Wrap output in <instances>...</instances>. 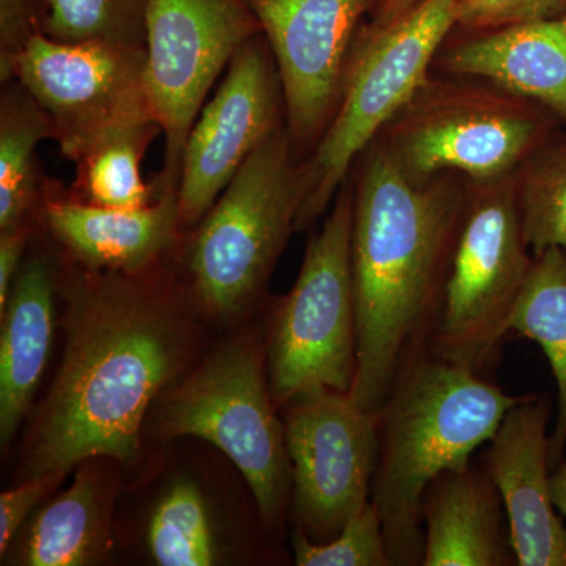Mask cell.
Returning a JSON list of instances; mask_svg holds the SVG:
<instances>
[{"instance_id":"obj_1","label":"cell","mask_w":566,"mask_h":566,"mask_svg":"<svg viewBox=\"0 0 566 566\" xmlns=\"http://www.w3.org/2000/svg\"><path fill=\"white\" fill-rule=\"evenodd\" d=\"M61 370L33 424L25 479L95 458L132 463L148 408L185 365L188 331L170 289L84 268L66 283Z\"/></svg>"},{"instance_id":"obj_2","label":"cell","mask_w":566,"mask_h":566,"mask_svg":"<svg viewBox=\"0 0 566 566\" xmlns=\"http://www.w3.org/2000/svg\"><path fill=\"white\" fill-rule=\"evenodd\" d=\"M353 188L357 374L349 395L378 415L406 354L433 338L468 178L442 174L417 185L374 140L363 153Z\"/></svg>"},{"instance_id":"obj_3","label":"cell","mask_w":566,"mask_h":566,"mask_svg":"<svg viewBox=\"0 0 566 566\" xmlns=\"http://www.w3.org/2000/svg\"><path fill=\"white\" fill-rule=\"evenodd\" d=\"M520 400L488 374L447 359L431 342L406 354L378 412L371 485L392 566L423 565L424 491L442 472L468 468Z\"/></svg>"},{"instance_id":"obj_4","label":"cell","mask_w":566,"mask_h":566,"mask_svg":"<svg viewBox=\"0 0 566 566\" xmlns=\"http://www.w3.org/2000/svg\"><path fill=\"white\" fill-rule=\"evenodd\" d=\"M560 125L546 107L491 82L431 73L375 140L417 185L442 174L490 181L515 174Z\"/></svg>"},{"instance_id":"obj_5","label":"cell","mask_w":566,"mask_h":566,"mask_svg":"<svg viewBox=\"0 0 566 566\" xmlns=\"http://www.w3.org/2000/svg\"><path fill=\"white\" fill-rule=\"evenodd\" d=\"M460 0H423L390 25H360L346 63L340 102L307 159V192L296 232L327 211L354 164L430 77L457 28Z\"/></svg>"},{"instance_id":"obj_6","label":"cell","mask_w":566,"mask_h":566,"mask_svg":"<svg viewBox=\"0 0 566 566\" xmlns=\"http://www.w3.org/2000/svg\"><path fill=\"white\" fill-rule=\"evenodd\" d=\"M286 125L249 156L211 210L197 223L189 273L205 307L216 315L243 311L263 292L296 232L307 192Z\"/></svg>"},{"instance_id":"obj_7","label":"cell","mask_w":566,"mask_h":566,"mask_svg":"<svg viewBox=\"0 0 566 566\" xmlns=\"http://www.w3.org/2000/svg\"><path fill=\"white\" fill-rule=\"evenodd\" d=\"M534 264L524 234L515 174L468 180L444 304L431 346L480 374L499 360L510 315Z\"/></svg>"},{"instance_id":"obj_8","label":"cell","mask_w":566,"mask_h":566,"mask_svg":"<svg viewBox=\"0 0 566 566\" xmlns=\"http://www.w3.org/2000/svg\"><path fill=\"white\" fill-rule=\"evenodd\" d=\"M353 212V181H346L322 230L308 240L293 289L275 307L266 346L275 405L316 386L352 392L357 374Z\"/></svg>"},{"instance_id":"obj_9","label":"cell","mask_w":566,"mask_h":566,"mask_svg":"<svg viewBox=\"0 0 566 566\" xmlns=\"http://www.w3.org/2000/svg\"><path fill=\"white\" fill-rule=\"evenodd\" d=\"M161 433L218 447L251 486L260 515L277 523L293 490L285 428L275 415L259 348L230 345L212 354L163 408Z\"/></svg>"},{"instance_id":"obj_10","label":"cell","mask_w":566,"mask_h":566,"mask_svg":"<svg viewBox=\"0 0 566 566\" xmlns=\"http://www.w3.org/2000/svg\"><path fill=\"white\" fill-rule=\"evenodd\" d=\"M248 0H150L145 85L166 137L159 188L178 189L186 140L208 93L234 54L260 35Z\"/></svg>"},{"instance_id":"obj_11","label":"cell","mask_w":566,"mask_h":566,"mask_svg":"<svg viewBox=\"0 0 566 566\" xmlns=\"http://www.w3.org/2000/svg\"><path fill=\"white\" fill-rule=\"evenodd\" d=\"M283 408L296 528L326 543L371 501L378 415L323 386L301 390Z\"/></svg>"},{"instance_id":"obj_12","label":"cell","mask_w":566,"mask_h":566,"mask_svg":"<svg viewBox=\"0 0 566 566\" xmlns=\"http://www.w3.org/2000/svg\"><path fill=\"white\" fill-rule=\"evenodd\" d=\"M145 63V48L65 43L39 32L18 57L13 80L46 112L62 155L74 161L114 126L153 115Z\"/></svg>"},{"instance_id":"obj_13","label":"cell","mask_w":566,"mask_h":566,"mask_svg":"<svg viewBox=\"0 0 566 566\" xmlns=\"http://www.w3.org/2000/svg\"><path fill=\"white\" fill-rule=\"evenodd\" d=\"M285 125L281 76L260 33L234 54L186 140L178 181L181 227L202 221L249 156Z\"/></svg>"},{"instance_id":"obj_14","label":"cell","mask_w":566,"mask_h":566,"mask_svg":"<svg viewBox=\"0 0 566 566\" xmlns=\"http://www.w3.org/2000/svg\"><path fill=\"white\" fill-rule=\"evenodd\" d=\"M248 2L277 65L294 150H314L340 102L354 39L375 0Z\"/></svg>"},{"instance_id":"obj_15","label":"cell","mask_w":566,"mask_h":566,"mask_svg":"<svg viewBox=\"0 0 566 566\" xmlns=\"http://www.w3.org/2000/svg\"><path fill=\"white\" fill-rule=\"evenodd\" d=\"M551 401L521 397L502 420L485 469L504 502L517 566H566V526L551 493Z\"/></svg>"},{"instance_id":"obj_16","label":"cell","mask_w":566,"mask_h":566,"mask_svg":"<svg viewBox=\"0 0 566 566\" xmlns=\"http://www.w3.org/2000/svg\"><path fill=\"white\" fill-rule=\"evenodd\" d=\"M54 189L46 188L41 218L55 240L87 270L148 273L177 243L181 229L178 189H161L155 202L137 210L85 203Z\"/></svg>"},{"instance_id":"obj_17","label":"cell","mask_w":566,"mask_h":566,"mask_svg":"<svg viewBox=\"0 0 566 566\" xmlns=\"http://www.w3.org/2000/svg\"><path fill=\"white\" fill-rule=\"evenodd\" d=\"M433 66L538 103L566 126V14L465 33L441 48Z\"/></svg>"},{"instance_id":"obj_18","label":"cell","mask_w":566,"mask_h":566,"mask_svg":"<svg viewBox=\"0 0 566 566\" xmlns=\"http://www.w3.org/2000/svg\"><path fill=\"white\" fill-rule=\"evenodd\" d=\"M423 566H515L504 502L485 465L446 471L420 506Z\"/></svg>"},{"instance_id":"obj_19","label":"cell","mask_w":566,"mask_h":566,"mask_svg":"<svg viewBox=\"0 0 566 566\" xmlns=\"http://www.w3.org/2000/svg\"><path fill=\"white\" fill-rule=\"evenodd\" d=\"M54 318V277L43 256L22 264L2 314L0 438H13L28 415L48 363Z\"/></svg>"},{"instance_id":"obj_20","label":"cell","mask_w":566,"mask_h":566,"mask_svg":"<svg viewBox=\"0 0 566 566\" xmlns=\"http://www.w3.org/2000/svg\"><path fill=\"white\" fill-rule=\"evenodd\" d=\"M92 468L51 502L33 521L21 564L85 566L98 564L109 551V523L102 479Z\"/></svg>"},{"instance_id":"obj_21","label":"cell","mask_w":566,"mask_h":566,"mask_svg":"<svg viewBox=\"0 0 566 566\" xmlns=\"http://www.w3.org/2000/svg\"><path fill=\"white\" fill-rule=\"evenodd\" d=\"M44 139L54 140L50 117L17 81L0 104V232L32 226L41 212L48 186L35 153Z\"/></svg>"},{"instance_id":"obj_22","label":"cell","mask_w":566,"mask_h":566,"mask_svg":"<svg viewBox=\"0 0 566 566\" xmlns=\"http://www.w3.org/2000/svg\"><path fill=\"white\" fill-rule=\"evenodd\" d=\"M512 334L542 346L558 390L556 428L549 436L551 471L565 461L566 446V252L546 249L534 255L531 274L506 324Z\"/></svg>"},{"instance_id":"obj_23","label":"cell","mask_w":566,"mask_h":566,"mask_svg":"<svg viewBox=\"0 0 566 566\" xmlns=\"http://www.w3.org/2000/svg\"><path fill=\"white\" fill-rule=\"evenodd\" d=\"M161 132L153 115H140L114 126L74 159V192L85 203L117 210L148 207L159 193L158 185H147L140 163L148 145Z\"/></svg>"},{"instance_id":"obj_24","label":"cell","mask_w":566,"mask_h":566,"mask_svg":"<svg viewBox=\"0 0 566 566\" xmlns=\"http://www.w3.org/2000/svg\"><path fill=\"white\" fill-rule=\"evenodd\" d=\"M517 202L531 251L566 252V132L557 129L515 172Z\"/></svg>"},{"instance_id":"obj_25","label":"cell","mask_w":566,"mask_h":566,"mask_svg":"<svg viewBox=\"0 0 566 566\" xmlns=\"http://www.w3.org/2000/svg\"><path fill=\"white\" fill-rule=\"evenodd\" d=\"M148 545L161 566H210L216 560L210 516L192 483H177L153 513Z\"/></svg>"},{"instance_id":"obj_26","label":"cell","mask_w":566,"mask_h":566,"mask_svg":"<svg viewBox=\"0 0 566 566\" xmlns=\"http://www.w3.org/2000/svg\"><path fill=\"white\" fill-rule=\"evenodd\" d=\"M150 0H50L44 35L65 43L145 48Z\"/></svg>"},{"instance_id":"obj_27","label":"cell","mask_w":566,"mask_h":566,"mask_svg":"<svg viewBox=\"0 0 566 566\" xmlns=\"http://www.w3.org/2000/svg\"><path fill=\"white\" fill-rule=\"evenodd\" d=\"M293 553L297 566H392L381 515L371 501L329 542L314 543L296 528Z\"/></svg>"},{"instance_id":"obj_28","label":"cell","mask_w":566,"mask_h":566,"mask_svg":"<svg viewBox=\"0 0 566 566\" xmlns=\"http://www.w3.org/2000/svg\"><path fill=\"white\" fill-rule=\"evenodd\" d=\"M564 14L566 0H460L457 28L464 33L485 32Z\"/></svg>"},{"instance_id":"obj_29","label":"cell","mask_w":566,"mask_h":566,"mask_svg":"<svg viewBox=\"0 0 566 566\" xmlns=\"http://www.w3.org/2000/svg\"><path fill=\"white\" fill-rule=\"evenodd\" d=\"M50 0H0V80L13 81L14 65L35 33L43 32Z\"/></svg>"},{"instance_id":"obj_30","label":"cell","mask_w":566,"mask_h":566,"mask_svg":"<svg viewBox=\"0 0 566 566\" xmlns=\"http://www.w3.org/2000/svg\"><path fill=\"white\" fill-rule=\"evenodd\" d=\"M65 475L48 474L31 476L24 483L0 495V554H6L11 539L33 506L54 490Z\"/></svg>"},{"instance_id":"obj_31","label":"cell","mask_w":566,"mask_h":566,"mask_svg":"<svg viewBox=\"0 0 566 566\" xmlns=\"http://www.w3.org/2000/svg\"><path fill=\"white\" fill-rule=\"evenodd\" d=\"M32 234V226L0 232V315L6 312L14 279L21 270L25 245Z\"/></svg>"},{"instance_id":"obj_32","label":"cell","mask_w":566,"mask_h":566,"mask_svg":"<svg viewBox=\"0 0 566 566\" xmlns=\"http://www.w3.org/2000/svg\"><path fill=\"white\" fill-rule=\"evenodd\" d=\"M422 2L423 0H375L371 22L376 25L394 24Z\"/></svg>"},{"instance_id":"obj_33","label":"cell","mask_w":566,"mask_h":566,"mask_svg":"<svg viewBox=\"0 0 566 566\" xmlns=\"http://www.w3.org/2000/svg\"><path fill=\"white\" fill-rule=\"evenodd\" d=\"M551 493L558 512L566 516V461L551 472Z\"/></svg>"}]
</instances>
